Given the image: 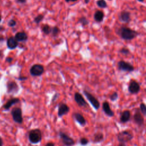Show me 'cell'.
Listing matches in <instances>:
<instances>
[{
	"label": "cell",
	"instance_id": "obj_1",
	"mask_svg": "<svg viewBox=\"0 0 146 146\" xmlns=\"http://www.w3.org/2000/svg\"><path fill=\"white\" fill-rule=\"evenodd\" d=\"M115 32L122 39L125 40H131L139 35L138 32L136 30L124 26L117 27Z\"/></svg>",
	"mask_w": 146,
	"mask_h": 146
},
{
	"label": "cell",
	"instance_id": "obj_2",
	"mask_svg": "<svg viewBox=\"0 0 146 146\" xmlns=\"http://www.w3.org/2000/svg\"><path fill=\"white\" fill-rule=\"evenodd\" d=\"M42 132L39 128H34L29 132L28 139L30 143L33 144L39 143L42 141Z\"/></svg>",
	"mask_w": 146,
	"mask_h": 146
},
{
	"label": "cell",
	"instance_id": "obj_3",
	"mask_svg": "<svg viewBox=\"0 0 146 146\" xmlns=\"http://www.w3.org/2000/svg\"><path fill=\"white\" fill-rule=\"evenodd\" d=\"M117 139L119 143H125L131 141L133 138V133L128 130H124L117 134Z\"/></svg>",
	"mask_w": 146,
	"mask_h": 146
},
{
	"label": "cell",
	"instance_id": "obj_4",
	"mask_svg": "<svg viewBox=\"0 0 146 146\" xmlns=\"http://www.w3.org/2000/svg\"><path fill=\"white\" fill-rule=\"evenodd\" d=\"M83 93L88 102L91 103L92 106L94 107V108L96 110H99L100 107V104L97 98H96L92 94L86 90H83Z\"/></svg>",
	"mask_w": 146,
	"mask_h": 146
},
{
	"label": "cell",
	"instance_id": "obj_5",
	"mask_svg": "<svg viewBox=\"0 0 146 146\" xmlns=\"http://www.w3.org/2000/svg\"><path fill=\"white\" fill-rule=\"evenodd\" d=\"M117 69L119 71L127 72H131L133 71L135 69L131 63L128 62H126L124 60H119L117 62Z\"/></svg>",
	"mask_w": 146,
	"mask_h": 146
},
{
	"label": "cell",
	"instance_id": "obj_6",
	"mask_svg": "<svg viewBox=\"0 0 146 146\" xmlns=\"http://www.w3.org/2000/svg\"><path fill=\"white\" fill-rule=\"evenodd\" d=\"M58 135L62 143L64 146H73L75 145V140L64 132L59 131Z\"/></svg>",
	"mask_w": 146,
	"mask_h": 146
},
{
	"label": "cell",
	"instance_id": "obj_7",
	"mask_svg": "<svg viewBox=\"0 0 146 146\" xmlns=\"http://www.w3.org/2000/svg\"><path fill=\"white\" fill-rule=\"evenodd\" d=\"M11 114L13 120L18 123L22 124L23 123V117H22V111L19 107H14L12 109L11 111Z\"/></svg>",
	"mask_w": 146,
	"mask_h": 146
},
{
	"label": "cell",
	"instance_id": "obj_8",
	"mask_svg": "<svg viewBox=\"0 0 146 146\" xmlns=\"http://www.w3.org/2000/svg\"><path fill=\"white\" fill-rule=\"evenodd\" d=\"M44 71V68L43 65L40 64H34L30 68L29 72L33 76H40Z\"/></svg>",
	"mask_w": 146,
	"mask_h": 146
},
{
	"label": "cell",
	"instance_id": "obj_9",
	"mask_svg": "<svg viewBox=\"0 0 146 146\" xmlns=\"http://www.w3.org/2000/svg\"><path fill=\"white\" fill-rule=\"evenodd\" d=\"M128 90L131 94H137L140 91V85L136 80L131 79L128 84Z\"/></svg>",
	"mask_w": 146,
	"mask_h": 146
},
{
	"label": "cell",
	"instance_id": "obj_10",
	"mask_svg": "<svg viewBox=\"0 0 146 146\" xmlns=\"http://www.w3.org/2000/svg\"><path fill=\"white\" fill-rule=\"evenodd\" d=\"M133 119L135 123L139 127H143L144 124V118L141 113L139 109H136L133 116Z\"/></svg>",
	"mask_w": 146,
	"mask_h": 146
},
{
	"label": "cell",
	"instance_id": "obj_11",
	"mask_svg": "<svg viewBox=\"0 0 146 146\" xmlns=\"http://www.w3.org/2000/svg\"><path fill=\"white\" fill-rule=\"evenodd\" d=\"M7 92L8 94H14L18 92L19 88L18 84L14 80H9L6 84Z\"/></svg>",
	"mask_w": 146,
	"mask_h": 146
},
{
	"label": "cell",
	"instance_id": "obj_12",
	"mask_svg": "<svg viewBox=\"0 0 146 146\" xmlns=\"http://www.w3.org/2000/svg\"><path fill=\"white\" fill-rule=\"evenodd\" d=\"M70 111V107L64 103H60L58 106V116L62 117L64 115H67Z\"/></svg>",
	"mask_w": 146,
	"mask_h": 146
},
{
	"label": "cell",
	"instance_id": "obj_13",
	"mask_svg": "<svg viewBox=\"0 0 146 146\" xmlns=\"http://www.w3.org/2000/svg\"><path fill=\"white\" fill-rule=\"evenodd\" d=\"M119 21L123 23H129L131 21V13L127 10H122L118 14Z\"/></svg>",
	"mask_w": 146,
	"mask_h": 146
},
{
	"label": "cell",
	"instance_id": "obj_14",
	"mask_svg": "<svg viewBox=\"0 0 146 146\" xmlns=\"http://www.w3.org/2000/svg\"><path fill=\"white\" fill-rule=\"evenodd\" d=\"M74 100L76 104L78 105V106L81 107H84L87 106V103L82 96V95L78 92H76L74 94Z\"/></svg>",
	"mask_w": 146,
	"mask_h": 146
},
{
	"label": "cell",
	"instance_id": "obj_15",
	"mask_svg": "<svg viewBox=\"0 0 146 146\" xmlns=\"http://www.w3.org/2000/svg\"><path fill=\"white\" fill-rule=\"evenodd\" d=\"M72 117L74 119L79 123L81 126L84 127L87 124V121L83 115L79 112H74L72 113Z\"/></svg>",
	"mask_w": 146,
	"mask_h": 146
},
{
	"label": "cell",
	"instance_id": "obj_16",
	"mask_svg": "<svg viewBox=\"0 0 146 146\" xmlns=\"http://www.w3.org/2000/svg\"><path fill=\"white\" fill-rule=\"evenodd\" d=\"M102 109L105 115L108 117H113L115 115L114 112L111 110L110 104L107 101L103 102L102 104Z\"/></svg>",
	"mask_w": 146,
	"mask_h": 146
},
{
	"label": "cell",
	"instance_id": "obj_17",
	"mask_svg": "<svg viewBox=\"0 0 146 146\" xmlns=\"http://www.w3.org/2000/svg\"><path fill=\"white\" fill-rule=\"evenodd\" d=\"M18 42L15 39L14 36H10L7 38L6 42V45L9 49L14 50L18 46Z\"/></svg>",
	"mask_w": 146,
	"mask_h": 146
},
{
	"label": "cell",
	"instance_id": "obj_18",
	"mask_svg": "<svg viewBox=\"0 0 146 146\" xmlns=\"http://www.w3.org/2000/svg\"><path fill=\"white\" fill-rule=\"evenodd\" d=\"M131 116V112L128 110H126L121 112L120 116V121L121 123H126L130 120Z\"/></svg>",
	"mask_w": 146,
	"mask_h": 146
},
{
	"label": "cell",
	"instance_id": "obj_19",
	"mask_svg": "<svg viewBox=\"0 0 146 146\" xmlns=\"http://www.w3.org/2000/svg\"><path fill=\"white\" fill-rule=\"evenodd\" d=\"M14 38L18 42H25L28 39V35L24 31H19L15 34Z\"/></svg>",
	"mask_w": 146,
	"mask_h": 146
},
{
	"label": "cell",
	"instance_id": "obj_20",
	"mask_svg": "<svg viewBox=\"0 0 146 146\" xmlns=\"http://www.w3.org/2000/svg\"><path fill=\"white\" fill-rule=\"evenodd\" d=\"M20 102V99L18 98H13L9 99L3 106V108H5L6 110H9V108L14 104H15L17 103H18Z\"/></svg>",
	"mask_w": 146,
	"mask_h": 146
},
{
	"label": "cell",
	"instance_id": "obj_21",
	"mask_svg": "<svg viewBox=\"0 0 146 146\" xmlns=\"http://www.w3.org/2000/svg\"><path fill=\"white\" fill-rule=\"evenodd\" d=\"M104 137L103 133L101 132H95L93 135L92 142L96 144L100 143L102 142L104 140Z\"/></svg>",
	"mask_w": 146,
	"mask_h": 146
},
{
	"label": "cell",
	"instance_id": "obj_22",
	"mask_svg": "<svg viewBox=\"0 0 146 146\" xmlns=\"http://www.w3.org/2000/svg\"><path fill=\"white\" fill-rule=\"evenodd\" d=\"M104 13L102 10H96L94 14V21L98 23H100L103 21Z\"/></svg>",
	"mask_w": 146,
	"mask_h": 146
},
{
	"label": "cell",
	"instance_id": "obj_23",
	"mask_svg": "<svg viewBox=\"0 0 146 146\" xmlns=\"http://www.w3.org/2000/svg\"><path fill=\"white\" fill-rule=\"evenodd\" d=\"M52 27L48 24H44L41 27V30L42 33L45 35H49L51 34Z\"/></svg>",
	"mask_w": 146,
	"mask_h": 146
},
{
	"label": "cell",
	"instance_id": "obj_24",
	"mask_svg": "<svg viewBox=\"0 0 146 146\" xmlns=\"http://www.w3.org/2000/svg\"><path fill=\"white\" fill-rule=\"evenodd\" d=\"M78 23H80L83 27H85L89 24V21L86 17L82 16L78 19Z\"/></svg>",
	"mask_w": 146,
	"mask_h": 146
},
{
	"label": "cell",
	"instance_id": "obj_25",
	"mask_svg": "<svg viewBox=\"0 0 146 146\" xmlns=\"http://www.w3.org/2000/svg\"><path fill=\"white\" fill-rule=\"evenodd\" d=\"M60 32V30L59 29V28L58 27L54 26L51 29V34L53 37H56V36H58Z\"/></svg>",
	"mask_w": 146,
	"mask_h": 146
},
{
	"label": "cell",
	"instance_id": "obj_26",
	"mask_svg": "<svg viewBox=\"0 0 146 146\" xmlns=\"http://www.w3.org/2000/svg\"><path fill=\"white\" fill-rule=\"evenodd\" d=\"M96 3L99 7L102 9L107 8L108 6V5L105 0H98L96 2Z\"/></svg>",
	"mask_w": 146,
	"mask_h": 146
},
{
	"label": "cell",
	"instance_id": "obj_27",
	"mask_svg": "<svg viewBox=\"0 0 146 146\" xmlns=\"http://www.w3.org/2000/svg\"><path fill=\"white\" fill-rule=\"evenodd\" d=\"M44 16L43 14H38L34 18V22L36 23V24H39L44 19Z\"/></svg>",
	"mask_w": 146,
	"mask_h": 146
},
{
	"label": "cell",
	"instance_id": "obj_28",
	"mask_svg": "<svg viewBox=\"0 0 146 146\" xmlns=\"http://www.w3.org/2000/svg\"><path fill=\"white\" fill-rule=\"evenodd\" d=\"M139 111L143 116L146 115V106L144 103H141L139 106Z\"/></svg>",
	"mask_w": 146,
	"mask_h": 146
},
{
	"label": "cell",
	"instance_id": "obj_29",
	"mask_svg": "<svg viewBox=\"0 0 146 146\" xmlns=\"http://www.w3.org/2000/svg\"><path fill=\"white\" fill-rule=\"evenodd\" d=\"M118 98H119V95L117 92H113L109 95V98L110 100L112 102L116 101V100H117Z\"/></svg>",
	"mask_w": 146,
	"mask_h": 146
},
{
	"label": "cell",
	"instance_id": "obj_30",
	"mask_svg": "<svg viewBox=\"0 0 146 146\" xmlns=\"http://www.w3.org/2000/svg\"><path fill=\"white\" fill-rule=\"evenodd\" d=\"M119 52L121 53L123 55H128L130 54V51L127 48V47H122L120 50H119Z\"/></svg>",
	"mask_w": 146,
	"mask_h": 146
},
{
	"label": "cell",
	"instance_id": "obj_31",
	"mask_svg": "<svg viewBox=\"0 0 146 146\" xmlns=\"http://www.w3.org/2000/svg\"><path fill=\"white\" fill-rule=\"evenodd\" d=\"M89 143V140L86 137H81L79 140V144L82 146H85L87 145Z\"/></svg>",
	"mask_w": 146,
	"mask_h": 146
},
{
	"label": "cell",
	"instance_id": "obj_32",
	"mask_svg": "<svg viewBox=\"0 0 146 146\" xmlns=\"http://www.w3.org/2000/svg\"><path fill=\"white\" fill-rule=\"evenodd\" d=\"M17 25V22L15 20L13 19H10L8 23H7V25L9 26V27H14L15 26Z\"/></svg>",
	"mask_w": 146,
	"mask_h": 146
},
{
	"label": "cell",
	"instance_id": "obj_33",
	"mask_svg": "<svg viewBox=\"0 0 146 146\" xmlns=\"http://www.w3.org/2000/svg\"><path fill=\"white\" fill-rule=\"evenodd\" d=\"M59 94L58 93H55V94L53 95V96H52V99H51V103H54L55 101H56V100L59 98Z\"/></svg>",
	"mask_w": 146,
	"mask_h": 146
},
{
	"label": "cell",
	"instance_id": "obj_34",
	"mask_svg": "<svg viewBox=\"0 0 146 146\" xmlns=\"http://www.w3.org/2000/svg\"><path fill=\"white\" fill-rule=\"evenodd\" d=\"M13 58H11V57H10V56L7 57V58L5 59L6 62H7V63H11L12 61H13Z\"/></svg>",
	"mask_w": 146,
	"mask_h": 146
},
{
	"label": "cell",
	"instance_id": "obj_35",
	"mask_svg": "<svg viewBox=\"0 0 146 146\" xmlns=\"http://www.w3.org/2000/svg\"><path fill=\"white\" fill-rule=\"evenodd\" d=\"M18 79L19 80H21V81H23V80H26L27 79V76H20L18 78Z\"/></svg>",
	"mask_w": 146,
	"mask_h": 146
},
{
	"label": "cell",
	"instance_id": "obj_36",
	"mask_svg": "<svg viewBox=\"0 0 146 146\" xmlns=\"http://www.w3.org/2000/svg\"><path fill=\"white\" fill-rule=\"evenodd\" d=\"M44 146H55V144L52 142H48Z\"/></svg>",
	"mask_w": 146,
	"mask_h": 146
},
{
	"label": "cell",
	"instance_id": "obj_37",
	"mask_svg": "<svg viewBox=\"0 0 146 146\" xmlns=\"http://www.w3.org/2000/svg\"><path fill=\"white\" fill-rule=\"evenodd\" d=\"M18 2L21 3H25L26 2V0H16Z\"/></svg>",
	"mask_w": 146,
	"mask_h": 146
},
{
	"label": "cell",
	"instance_id": "obj_38",
	"mask_svg": "<svg viewBox=\"0 0 146 146\" xmlns=\"http://www.w3.org/2000/svg\"><path fill=\"white\" fill-rule=\"evenodd\" d=\"M66 2H67V3H69L70 2H76L78 0H64Z\"/></svg>",
	"mask_w": 146,
	"mask_h": 146
},
{
	"label": "cell",
	"instance_id": "obj_39",
	"mask_svg": "<svg viewBox=\"0 0 146 146\" xmlns=\"http://www.w3.org/2000/svg\"><path fill=\"white\" fill-rule=\"evenodd\" d=\"M117 146H127L125 145V143H119V144H118Z\"/></svg>",
	"mask_w": 146,
	"mask_h": 146
},
{
	"label": "cell",
	"instance_id": "obj_40",
	"mask_svg": "<svg viewBox=\"0 0 146 146\" xmlns=\"http://www.w3.org/2000/svg\"><path fill=\"white\" fill-rule=\"evenodd\" d=\"M0 146H3V141L1 136H0Z\"/></svg>",
	"mask_w": 146,
	"mask_h": 146
},
{
	"label": "cell",
	"instance_id": "obj_41",
	"mask_svg": "<svg viewBox=\"0 0 146 146\" xmlns=\"http://www.w3.org/2000/svg\"><path fill=\"white\" fill-rule=\"evenodd\" d=\"M4 30H5V28H4L3 26H0V32H2V31H3Z\"/></svg>",
	"mask_w": 146,
	"mask_h": 146
},
{
	"label": "cell",
	"instance_id": "obj_42",
	"mask_svg": "<svg viewBox=\"0 0 146 146\" xmlns=\"http://www.w3.org/2000/svg\"><path fill=\"white\" fill-rule=\"evenodd\" d=\"M4 38L3 37V36H0V42H2V41H3L4 40Z\"/></svg>",
	"mask_w": 146,
	"mask_h": 146
},
{
	"label": "cell",
	"instance_id": "obj_43",
	"mask_svg": "<svg viewBox=\"0 0 146 146\" xmlns=\"http://www.w3.org/2000/svg\"><path fill=\"white\" fill-rule=\"evenodd\" d=\"M84 2H85V3H86V4L88 3V2H90V0H84Z\"/></svg>",
	"mask_w": 146,
	"mask_h": 146
},
{
	"label": "cell",
	"instance_id": "obj_44",
	"mask_svg": "<svg viewBox=\"0 0 146 146\" xmlns=\"http://www.w3.org/2000/svg\"><path fill=\"white\" fill-rule=\"evenodd\" d=\"M137 1L139 2H143L144 1V0H137Z\"/></svg>",
	"mask_w": 146,
	"mask_h": 146
},
{
	"label": "cell",
	"instance_id": "obj_45",
	"mask_svg": "<svg viewBox=\"0 0 146 146\" xmlns=\"http://www.w3.org/2000/svg\"><path fill=\"white\" fill-rule=\"evenodd\" d=\"M1 21H2V17H1V15H0V23H1Z\"/></svg>",
	"mask_w": 146,
	"mask_h": 146
},
{
	"label": "cell",
	"instance_id": "obj_46",
	"mask_svg": "<svg viewBox=\"0 0 146 146\" xmlns=\"http://www.w3.org/2000/svg\"><path fill=\"white\" fill-rule=\"evenodd\" d=\"M2 56V51H0V57Z\"/></svg>",
	"mask_w": 146,
	"mask_h": 146
},
{
	"label": "cell",
	"instance_id": "obj_47",
	"mask_svg": "<svg viewBox=\"0 0 146 146\" xmlns=\"http://www.w3.org/2000/svg\"><path fill=\"white\" fill-rule=\"evenodd\" d=\"M13 146H17V145H13Z\"/></svg>",
	"mask_w": 146,
	"mask_h": 146
},
{
	"label": "cell",
	"instance_id": "obj_48",
	"mask_svg": "<svg viewBox=\"0 0 146 146\" xmlns=\"http://www.w3.org/2000/svg\"><path fill=\"white\" fill-rule=\"evenodd\" d=\"M109 1H111V0H109Z\"/></svg>",
	"mask_w": 146,
	"mask_h": 146
}]
</instances>
